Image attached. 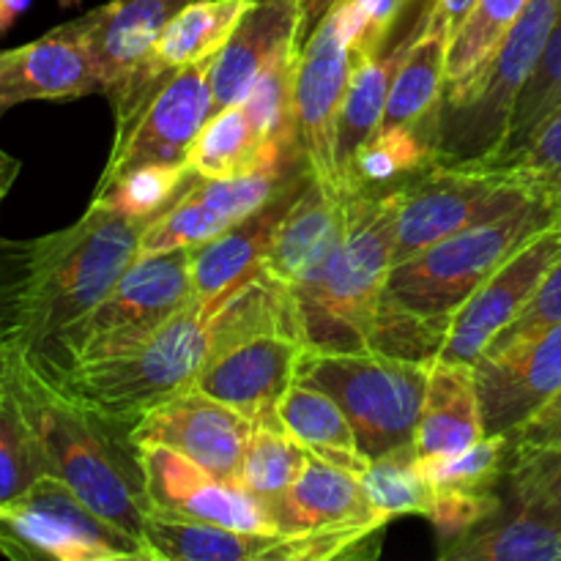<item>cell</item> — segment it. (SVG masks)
<instances>
[{
    "mask_svg": "<svg viewBox=\"0 0 561 561\" xmlns=\"http://www.w3.org/2000/svg\"><path fill=\"white\" fill-rule=\"evenodd\" d=\"M186 0H110L75 25L91 53L99 88L110 102L121 96L126 82L148 60L159 33Z\"/></svg>",
    "mask_w": 561,
    "mask_h": 561,
    "instance_id": "cell-21",
    "label": "cell"
},
{
    "mask_svg": "<svg viewBox=\"0 0 561 561\" xmlns=\"http://www.w3.org/2000/svg\"><path fill=\"white\" fill-rule=\"evenodd\" d=\"M354 49L340 33L332 11L305 38L296 64V137L299 151L312 179L337 195H348L340 175L334 142H337V115L343 93L354 71Z\"/></svg>",
    "mask_w": 561,
    "mask_h": 561,
    "instance_id": "cell-12",
    "label": "cell"
},
{
    "mask_svg": "<svg viewBox=\"0 0 561 561\" xmlns=\"http://www.w3.org/2000/svg\"><path fill=\"white\" fill-rule=\"evenodd\" d=\"M49 474L42 447L3 387L0 392V504L22 496L38 477Z\"/></svg>",
    "mask_w": 561,
    "mask_h": 561,
    "instance_id": "cell-43",
    "label": "cell"
},
{
    "mask_svg": "<svg viewBox=\"0 0 561 561\" xmlns=\"http://www.w3.org/2000/svg\"><path fill=\"white\" fill-rule=\"evenodd\" d=\"M513 453L510 460L526 458L531 453H540V449L561 447V398L548 403L546 409L537 416H531L520 431H515L513 436Z\"/></svg>",
    "mask_w": 561,
    "mask_h": 561,
    "instance_id": "cell-48",
    "label": "cell"
},
{
    "mask_svg": "<svg viewBox=\"0 0 561 561\" xmlns=\"http://www.w3.org/2000/svg\"><path fill=\"white\" fill-rule=\"evenodd\" d=\"M33 250H36L33 239L0 236V392L5 387L11 359L25 343Z\"/></svg>",
    "mask_w": 561,
    "mask_h": 561,
    "instance_id": "cell-37",
    "label": "cell"
},
{
    "mask_svg": "<svg viewBox=\"0 0 561 561\" xmlns=\"http://www.w3.org/2000/svg\"><path fill=\"white\" fill-rule=\"evenodd\" d=\"M557 323H561V257L553 263L551 272L546 274V279H542L540 288L535 290L529 305H526L524 310L518 312V318L493 340L488 351H502L515 343H524V340L535 337V334L546 332V329L557 327Z\"/></svg>",
    "mask_w": 561,
    "mask_h": 561,
    "instance_id": "cell-47",
    "label": "cell"
},
{
    "mask_svg": "<svg viewBox=\"0 0 561 561\" xmlns=\"http://www.w3.org/2000/svg\"><path fill=\"white\" fill-rule=\"evenodd\" d=\"M192 250L137 255L107 296L88 316L71 323L42 356L31 354L44 370L107 359L151 337L164 321L195 301L190 274Z\"/></svg>",
    "mask_w": 561,
    "mask_h": 561,
    "instance_id": "cell-7",
    "label": "cell"
},
{
    "mask_svg": "<svg viewBox=\"0 0 561 561\" xmlns=\"http://www.w3.org/2000/svg\"><path fill=\"white\" fill-rule=\"evenodd\" d=\"M502 510V499L493 491H449V488H438L433 493L431 507L425 510V518L431 520L444 546V542H453L455 537L482 526L485 520L496 518Z\"/></svg>",
    "mask_w": 561,
    "mask_h": 561,
    "instance_id": "cell-46",
    "label": "cell"
},
{
    "mask_svg": "<svg viewBox=\"0 0 561 561\" xmlns=\"http://www.w3.org/2000/svg\"><path fill=\"white\" fill-rule=\"evenodd\" d=\"M387 524L327 526L312 531H283L268 561H329V559H373L381 551Z\"/></svg>",
    "mask_w": 561,
    "mask_h": 561,
    "instance_id": "cell-41",
    "label": "cell"
},
{
    "mask_svg": "<svg viewBox=\"0 0 561 561\" xmlns=\"http://www.w3.org/2000/svg\"><path fill=\"white\" fill-rule=\"evenodd\" d=\"M301 0H250L211 64L214 110L241 104L261 71L285 53H301Z\"/></svg>",
    "mask_w": 561,
    "mask_h": 561,
    "instance_id": "cell-20",
    "label": "cell"
},
{
    "mask_svg": "<svg viewBox=\"0 0 561 561\" xmlns=\"http://www.w3.org/2000/svg\"><path fill=\"white\" fill-rule=\"evenodd\" d=\"M252 420L233 405L192 387L162 400L137 420L131 438L137 447L162 444L195 460L222 482L239 485L241 458L250 442Z\"/></svg>",
    "mask_w": 561,
    "mask_h": 561,
    "instance_id": "cell-14",
    "label": "cell"
},
{
    "mask_svg": "<svg viewBox=\"0 0 561 561\" xmlns=\"http://www.w3.org/2000/svg\"><path fill=\"white\" fill-rule=\"evenodd\" d=\"M310 460V453L285 433L279 420L252 422L250 442L239 469V485L268 499L288 491Z\"/></svg>",
    "mask_w": 561,
    "mask_h": 561,
    "instance_id": "cell-35",
    "label": "cell"
},
{
    "mask_svg": "<svg viewBox=\"0 0 561 561\" xmlns=\"http://www.w3.org/2000/svg\"><path fill=\"white\" fill-rule=\"evenodd\" d=\"M20 168H22L20 159L11 157L9 151L0 148V206H3L5 195H9V190L14 186L16 175H20Z\"/></svg>",
    "mask_w": 561,
    "mask_h": 561,
    "instance_id": "cell-52",
    "label": "cell"
},
{
    "mask_svg": "<svg viewBox=\"0 0 561 561\" xmlns=\"http://www.w3.org/2000/svg\"><path fill=\"white\" fill-rule=\"evenodd\" d=\"M277 420L285 433L310 455L343 466L359 477L370 466V458L362 455L354 427L337 400L310 383H290L277 403Z\"/></svg>",
    "mask_w": 561,
    "mask_h": 561,
    "instance_id": "cell-29",
    "label": "cell"
},
{
    "mask_svg": "<svg viewBox=\"0 0 561 561\" xmlns=\"http://www.w3.org/2000/svg\"><path fill=\"white\" fill-rule=\"evenodd\" d=\"M88 93L102 88L75 20L0 53V115L25 102H64Z\"/></svg>",
    "mask_w": 561,
    "mask_h": 561,
    "instance_id": "cell-18",
    "label": "cell"
},
{
    "mask_svg": "<svg viewBox=\"0 0 561 561\" xmlns=\"http://www.w3.org/2000/svg\"><path fill=\"white\" fill-rule=\"evenodd\" d=\"M27 5H31V0H0V33L9 31L25 14Z\"/></svg>",
    "mask_w": 561,
    "mask_h": 561,
    "instance_id": "cell-53",
    "label": "cell"
},
{
    "mask_svg": "<svg viewBox=\"0 0 561 561\" xmlns=\"http://www.w3.org/2000/svg\"><path fill=\"white\" fill-rule=\"evenodd\" d=\"M151 507L192 520L252 535H279L272 507L263 496L236 482H222L203 466L162 444L140 447Z\"/></svg>",
    "mask_w": 561,
    "mask_h": 561,
    "instance_id": "cell-16",
    "label": "cell"
},
{
    "mask_svg": "<svg viewBox=\"0 0 561 561\" xmlns=\"http://www.w3.org/2000/svg\"><path fill=\"white\" fill-rule=\"evenodd\" d=\"M433 3L436 0H405V9L400 14L398 25L394 27H403V31H422L427 22V14H431Z\"/></svg>",
    "mask_w": 561,
    "mask_h": 561,
    "instance_id": "cell-50",
    "label": "cell"
},
{
    "mask_svg": "<svg viewBox=\"0 0 561 561\" xmlns=\"http://www.w3.org/2000/svg\"><path fill=\"white\" fill-rule=\"evenodd\" d=\"M559 214L561 206L531 201L394 263L378 305L370 348L403 359L436 362L455 312Z\"/></svg>",
    "mask_w": 561,
    "mask_h": 561,
    "instance_id": "cell-2",
    "label": "cell"
},
{
    "mask_svg": "<svg viewBox=\"0 0 561 561\" xmlns=\"http://www.w3.org/2000/svg\"><path fill=\"white\" fill-rule=\"evenodd\" d=\"M513 496L520 510L561 526V447L510 460Z\"/></svg>",
    "mask_w": 561,
    "mask_h": 561,
    "instance_id": "cell-45",
    "label": "cell"
},
{
    "mask_svg": "<svg viewBox=\"0 0 561 561\" xmlns=\"http://www.w3.org/2000/svg\"><path fill=\"white\" fill-rule=\"evenodd\" d=\"M531 201L542 197L535 195L518 175L496 164H433L400 186L392 261H409L447 236L502 217Z\"/></svg>",
    "mask_w": 561,
    "mask_h": 561,
    "instance_id": "cell-10",
    "label": "cell"
},
{
    "mask_svg": "<svg viewBox=\"0 0 561 561\" xmlns=\"http://www.w3.org/2000/svg\"><path fill=\"white\" fill-rule=\"evenodd\" d=\"M310 179V170L299 168L266 206L230 225L225 233L214 236L206 244L192 247V290H195V301H201L203 310H208L214 301L222 299L233 285H239L247 274L261 266L263 257L272 250V241L283 225L285 214L290 211L296 197L305 192Z\"/></svg>",
    "mask_w": 561,
    "mask_h": 561,
    "instance_id": "cell-19",
    "label": "cell"
},
{
    "mask_svg": "<svg viewBox=\"0 0 561 561\" xmlns=\"http://www.w3.org/2000/svg\"><path fill=\"white\" fill-rule=\"evenodd\" d=\"M485 438L474 365L433 362L425 409L414 438V455H455Z\"/></svg>",
    "mask_w": 561,
    "mask_h": 561,
    "instance_id": "cell-24",
    "label": "cell"
},
{
    "mask_svg": "<svg viewBox=\"0 0 561 561\" xmlns=\"http://www.w3.org/2000/svg\"><path fill=\"white\" fill-rule=\"evenodd\" d=\"M230 225L233 222L228 217H222L211 206L197 201L184 186L181 195L164 211H159L157 217L146 222L140 239V255L168 250H192V247H201L211 241L214 236L225 233Z\"/></svg>",
    "mask_w": 561,
    "mask_h": 561,
    "instance_id": "cell-42",
    "label": "cell"
},
{
    "mask_svg": "<svg viewBox=\"0 0 561 561\" xmlns=\"http://www.w3.org/2000/svg\"><path fill=\"white\" fill-rule=\"evenodd\" d=\"M477 0H436L431 9V14H427V20L438 22V25L447 27L449 33H455V27L463 22V16L469 14L471 5H474Z\"/></svg>",
    "mask_w": 561,
    "mask_h": 561,
    "instance_id": "cell-49",
    "label": "cell"
},
{
    "mask_svg": "<svg viewBox=\"0 0 561 561\" xmlns=\"http://www.w3.org/2000/svg\"><path fill=\"white\" fill-rule=\"evenodd\" d=\"M211 64L203 60L173 71L124 126H115L113 151L96 186L140 164H186L192 140L214 113Z\"/></svg>",
    "mask_w": 561,
    "mask_h": 561,
    "instance_id": "cell-11",
    "label": "cell"
},
{
    "mask_svg": "<svg viewBox=\"0 0 561 561\" xmlns=\"http://www.w3.org/2000/svg\"><path fill=\"white\" fill-rule=\"evenodd\" d=\"M362 488L373 513L383 520L398 515H425L436 493L416 469L414 449L370 460V466L362 471Z\"/></svg>",
    "mask_w": 561,
    "mask_h": 561,
    "instance_id": "cell-40",
    "label": "cell"
},
{
    "mask_svg": "<svg viewBox=\"0 0 561 561\" xmlns=\"http://www.w3.org/2000/svg\"><path fill=\"white\" fill-rule=\"evenodd\" d=\"M0 553L14 561H151V551L44 474L0 504Z\"/></svg>",
    "mask_w": 561,
    "mask_h": 561,
    "instance_id": "cell-9",
    "label": "cell"
},
{
    "mask_svg": "<svg viewBox=\"0 0 561 561\" xmlns=\"http://www.w3.org/2000/svg\"><path fill=\"white\" fill-rule=\"evenodd\" d=\"M348 195H337L310 179L285 214L261 266L290 290L316 279L343 239Z\"/></svg>",
    "mask_w": 561,
    "mask_h": 561,
    "instance_id": "cell-22",
    "label": "cell"
},
{
    "mask_svg": "<svg viewBox=\"0 0 561 561\" xmlns=\"http://www.w3.org/2000/svg\"><path fill=\"white\" fill-rule=\"evenodd\" d=\"M279 531H312L327 526L389 520L373 513L362 488V477L337 463L310 455L294 485L279 496L268 499Z\"/></svg>",
    "mask_w": 561,
    "mask_h": 561,
    "instance_id": "cell-23",
    "label": "cell"
},
{
    "mask_svg": "<svg viewBox=\"0 0 561 561\" xmlns=\"http://www.w3.org/2000/svg\"><path fill=\"white\" fill-rule=\"evenodd\" d=\"M279 535L225 529L159 507L148 510L142 524L148 551L164 561H268Z\"/></svg>",
    "mask_w": 561,
    "mask_h": 561,
    "instance_id": "cell-27",
    "label": "cell"
},
{
    "mask_svg": "<svg viewBox=\"0 0 561 561\" xmlns=\"http://www.w3.org/2000/svg\"><path fill=\"white\" fill-rule=\"evenodd\" d=\"M195 170L190 164H140L110 184L96 186L93 201L135 219H153L181 195Z\"/></svg>",
    "mask_w": 561,
    "mask_h": 561,
    "instance_id": "cell-38",
    "label": "cell"
},
{
    "mask_svg": "<svg viewBox=\"0 0 561 561\" xmlns=\"http://www.w3.org/2000/svg\"><path fill=\"white\" fill-rule=\"evenodd\" d=\"M561 257V214L548 228L518 247L471 299L455 312L447 340L438 351L442 365H474L493 340L518 318L535 290Z\"/></svg>",
    "mask_w": 561,
    "mask_h": 561,
    "instance_id": "cell-13",
    "label": "cell"
},
{
    "mask_svg": "<svg viewBox=\"0 0 561 561\" xmlns=\"http://www.w3.org/2000/svg\"><path fill=\"white\" fill-rule=\"evenodd\" d=\"M496 168L518 175L535 195L561 206V107L553 110L529 140Z\"/></svg>",
    "mask_w": 561,
    "mask_h": 561,
    "instance_id": "cell-44",
    "label": "cell"
},
{
    "mask_svg": "<svg viewBox=\"0 0 561 561\" xmlns=\"http://www.w3.org/2000/svg\"><path fill=\"white\" fill-rule=\"evenodd\" d=\"M531 0H477L463 16L447 47V85H463L469 77L482 69L488 58L496 53L499 44L507 38L518 16Z\"/></svg>",
    "mask_w": 561,
    "mask_h": 561,
    "instance_id": "cell-33",
    "label": "cell"
},
{
    "mask_svg": "<svg viewBox=\"0 0 561 561\" xmlns=\"http://www.w3.org/2000/svg\"><path fill=\"white\" fill-rule=\"evenodd\" d=\"M510 453H513V438L502 436H485L469 449L455 455H422L414 463L420 474L433 485L449 488V491H493L496 482L510 466Z\"/></svg>",
    "mask_w": 561,
    "mask_h": 561,
    "instance_id": "cell-36",
    "label": "cell"
},
{
    "mask_svg": "<svg viewBox=\"0 0 561 561\" xmlns=\"http://www.w3.org/2000/svg\"><path fill=\"white\" fill-rule=\"evenodd\" d=\"M449 36L438 22L427 20L420 36L405 49L389 88L383 126H433L438 102L447 85V47Z\"/></svg>",
    "mask_w": 561,
    "mask_h": 561,
    "instance_id": "cell-28",
    "label": "cell"
},
{
    "mask_svg": "<svg viewBox=\"0 0 561 561\" xmlns=\"http://www.w3.org/2000/svg\"><path fill=\"white\" fill-rule=\"evenodd\" d=\"M186 164L203 179H239L305 164L257 137L244 104L214 110L186 151Z\"/></svg>",
    "mask_w": 561,
    "mask_h": 561,
    "instance_id": "cell-25",
    "label": "cell"
},
{
    "mask_svg": "<svg viewBox=\"0 0 561 561\" xmlns=\"http://www.w3.org/2000/svg\"><path fill=\"white\" fill-rule=\"evenodd\" d=\"M557 107H561V5L557 22H553L551 33H548L546 49H542L540 60H537L535 71H531L529 82H526V88L518 96V104H515L502 151H499V157L491 164L507 162L529 140L531 131Z\"/></svg>",
    "mask_w": 561,
    "mask_h": 561,
    "instance_id": "cell-39",
    "label": "cell"
},
{
    "mask_svg": "<svg viewBox=\"0 0 561 561\" xmlns=\"http://www.w3.org/2000/svg\"><path fill=\"white\" fill-rule=\"evenodd\" d=\"M334 3H337V0H301V5H305V16H301V44H305V38L316 31L318 22L329 14V9H332Z\"/></svg>",
    "mask_w": 561,
    "mask_h": 561,
    "instance_id": "cell-51",
    "label": "cell"
},
{
    "mask_svg": "<svg viewBox=\"0 0 561 561\" xmlns=\"http://www.w3.org/2000/svg\"><path fill=\"white\" fill-rule=\"evenodd\" d=\"M561 0H531L496 53L463 85L444 88L433 115L436 164L474 168L499 157L520 91L529 82Z\"/></svg>",
    "mask_w": 561,
    "mask_h": 561,
    "instance_id": "cell-5",
    "label": "cell"
},
{
    "mask_svg": "<svg viewBox=\"0 0 561 561\" xmlns=\"http://www.w3.org/2000/svg\"><path fill=\"white\" fill-rule=\"evenodd\" d=\"M433 164V126H383L356 151L345 186L348 192H387Z\"/></svg>",
    "mask_w": 561,
    "mask_h": 561,
    "instance_id": "cell-32",
    "label": "cell"
},
{
    "mask_svg": "<svg viewBox=\"0 0 561 561\" xmlns=\"http://www.w3.org/2000/svg\"><path fill=\"white\" fill-rule=\"evenodd\" d=\"M247 5L250 0H186L162 27L148 60L164 71L214 60L228 44Z\"/></svg>",
    "mask_w": 561,
    "mask_h": 561,
    "instance_id": "cell-30",
    "label": "cell"
},
{
    "mask_svg": "<svg viewBox=\"0 0 561 561\" xmlns=\"http://www.w3.org/2000/svg\"><path fill=\"white\" fill-rule=\"evenodd\" d=\"M485 436H513L561 394V323L474 362Z\"/></svg>",
    "mask_w": 561,
    "mask_h": 561,
    "instance_id": "cell-15",
    "label": "cell"
},
{
    "mask_svg": "<svg viewBox=\"0 0 561 561\" xmlns=\"http://www.w3.org/2000/svg\"><path fill=\"white\" fill-rule=\"evenodd\" d=\"M5 389L36 436L49 474L60 477L88 507L146 546L142 524L151 499L140 447L131 438L135 422L77 394L25 348L11 359Z\"/></svg>",
    "mask_w": 561,
    "mask_h": 561,
    "instance_id": "cell-1",
    "label": "cell"
},
{
    "mask_svg": "<svg viewBox=\"0 0 561 561\" xmlns=\"http://www.w3.org/2000/svg\"><path fill=\"white\" fill-rule=\"evenodd\" d=\"M206 354V310L201 301H190L142 343L53 376L99 409L137 425L146 411L195 383Z\"/></svg>",
    "mask_w": 561,
    "mask_h": 561,
    "instance_id": "cell-8",
    "label": "cell"
},
{
    "mask_svg": "<svg viewBox=\"0 0 561 561\" xmlns=\"http://www.w3.org/2000/svg\"><path fill=\"white\" fill-rule=\"evenodd\" d=\"M559 398H561V394H559ZM559 398H557V400H559Z\"/></svg>",
    "mask_w": 561,
    "mask_h": 561,
    "instance_id": "cell-54",
    "label": "cell"
},
{
    "mask_svg": "<svg viewBox=\"0 0 561 561\" xmlns=\"http://www.w3.org/2000/svg\"><path fill=\"white\" fill-rule=\"evenodd\" d=\"M296 64H299V49L296 53L279 55L274 64H268L244 96V110L255 126L257 137L268 146L279 148L290 159H301L299 137H296ZM305 162V159H301Z\"/></svg>",
    "mask_w": 561,
    "mask_h": 561,
    "instance_id": "cell-34",
    "label": "cell"
},
{
    "mask_svg": "<svg viewBox=\"0 0 561 561\" xmlns=\"http://www.w3.org/2000/svg\"><path fill=\"white\" fill-rule=\"evenodd\" d=\"M400 186L351 192L337 250L316 279L294 290L307 348L367 351L392 272Z\"/></svg>",
    "mask_w": 561,
    "mask_h": 561,
    "instance_id": "cell-3",
    "label": "cell"
},
{
    "mask_svg": "<svg viewBox=\"0 0 561 561\" xmlns=\"http://www.w3.org/2000/svg\"><path fill=\"white\" fill-rule=\"evenodd\" d=\"M307 343L290 334H252L206 354L195 387L252 422L277 420V403L296 381Z\"/></svg>",
    "mask_w": 561,
    "mask_h": 561,
    "instance_id": "cell-17",
    "label": "cell"
},
{
    "mask_svg": "<svg viewBox=\"0 0 561 561\" xmlns=\"http://www.w3.org/2000/svg\"><path fill=\"white\" fill-rule=\"evenodd\" d=\"M433 362L383 351L305 348L296 381L332 394L348 416L365 458L414 449Z\"/></svg>",
    "mask_w": 561,
    "mask_h": 561,
    "instance_id": "cell-6",
    "label": "cell"
},
{
    "mask_svg": "<svg viewBox=\"0 0 561 561\" xmlns=\"http://www.w3.org/2000/svg\"><path fill=\"white\" fill-rule=\"evenodd\" d=\"M146 219L91 201L75 225L38 236L33 250L27 327L22 348L42 356L64 329L80 321L113 290L140 255Z\"/></svg>",
    "mask_w": 561,
    "mask_h": 561,
    "instance_id": "cell-4",
    "label": "cell"
},
{
    "mask_svg": "<svg viewBox=\"0 0 561 561\" xmlns=\"http://www.w3.org/2000/svg\"><path fill=\"white\" fill-rule=\"evenodd\" d=\"M502 513L444 542L438 557L444 561H561L559 524L520 507L510 518H502Z\"/></svg>",
    "mask_w": 561,
    "mask_h": 561,
    "instance_id": "cell-31",
    "label": "cell"
},
{
    "mask_svg": "<svg viewBox=\"0 0 561 561\" xmlns=\"http://www.w3.org/2000/svg\"><path fill=\"white\" fill-rule=\"evenodd\" d=\"M416 36H420V31H403V36L394 44L389 38V44L378 55L356 58L348 88L343 93V104H340L337 142H334V157H337V168L343 181L351 162H354L356 151L381 129L394 69H398L405 49L411 47V42Z\"/></svg>",
    "mask_w": 561,
    "mask_h": 561,
    "instance_id": "cell-26",
    "label": "cell"
}]
</instances>
